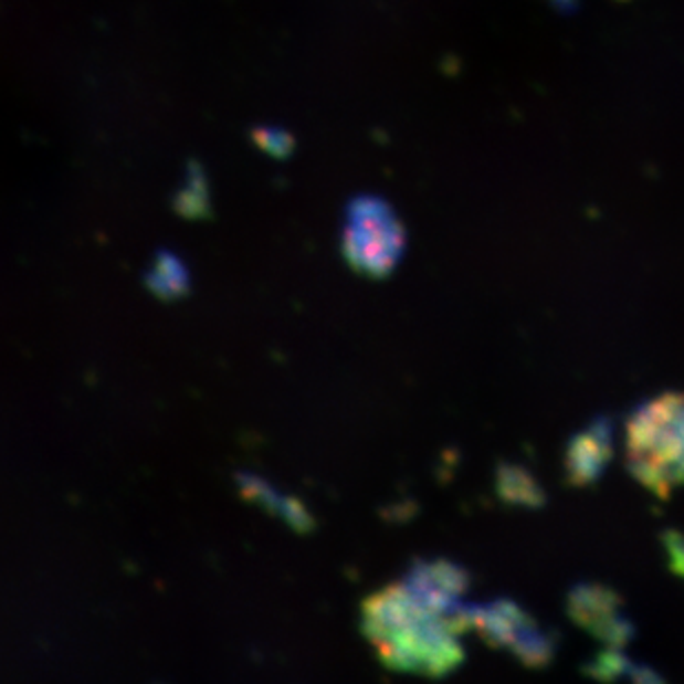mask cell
<instances>
[{"label": "cell", "instance_id": "obj_1", "mask_svg": "<svg viewBox=\"0 0 684 684\" xmlns=\"http://www.w3.org/2000/svg\"><path fill=\"white\" fill-rule=\"evenodd\" d=\"M627 461L633 476L660 496L684 483V393H664L631 415Z\"/></svg>", "mask_w": 684, "mask_h": 684}, {"label": "cell", "instance_id": "obj_2", "mask_svg": "<svg viewBox=\"0 0 684 684\" xmlns=\"http://www.w3.org/2000/svg\"><path fill=\"white\" fill-rule=\"evenodd\" d=\"M407 236L391 204L378 196H356L345 207L343 252L360 274L382 278L396 270Z\"/></svg>", "mask_w": 684, "mask_h": 684}, {"label": "cell", "instance_id": "obj_3", "mask_svg": "<svg viewBox=\"0 0 684 684\" xmlns=\"http://www.w3.org/2000/svg\"><path fill=\"white\" fill-rule=\"evenodd\" d=\"M573 615L598 638L611 644H624L631 638V624L620 609V600L600 587H582L573 593Z\"/></svg>", "mask_w": 684, "mask_h": 684}, {"label": "cell", "instance_id": "obj_4", "mask_svg": "<svg viewBox=\"0 0 684 684\" xmlns=\"http://www.w3.org/2000/svg\"><path fill=\"white\" fill-rule=\"evenodd\" d=\"M611 427L607 420H598L587 431L578 433L567 453L569 478L578 485L591 483L604 470L611 453Z\"/></svg>", "mask_w": 684, "mask_h": 684}, {"label": "cell", "instance_id": "obj_5", "mask_svg": "<svg viewBox=\"0 0 684 684\" xmlns=\"http://www.w3.org/2000/svg\"><path fill=\"white\" fill-rule=\"evenodd\" d=\"M145 287L160 301H178L187 296L191 281L185 263L169 250H158L145 272Z\"/></svg>", "mask_w": 684, "mask_h": 684}, {"label": "cell", "instance_id": "obj_6", "mask_svg": "<svg viewBox=\"0 0 684 684\" xmlns=\"http://www.w3.org/2000/svg\"><path fill=\"white\" fill-rule=\"evenodd\" d=\"M173 209L182 218H209L211 215L207 176L198 160L187 162L185 185L173 196Z\"/></svg>", "mask_w": 684, "mask_h": 684}, {"label": "cell", "instance_id": "obj_7", "mask_svg": "<svg viewBox=\"0 0 684 684\" xmlns=\"http://www.w3.org/2000/svg\"><path fill=\"white\" fill-rule=\"evenodd\" d=\"M252 140L274 158H287L294 151V136L281 127H254Z\"/></svg>", "mask_w": 684, "mask_h": 684}, {"label": "cell", "instance_id": "obj_8", "mask_svg": "<svg viewBox=\"0 0 684 684\" xmlns=\"http://www.w3.org/2000/svg\"><path fill=\"white\" fill-rule=\"evenodd\" d=\"M501 490L505 492V496L520 498V501H534L536 503V498H538L534 481L525 472L514 470V467L501 470Z\"/></svg>", "mask_w": 684, "mask_h": 684}, {"label": "cell", "instance_id": "obj_9", "mask_svg": "<svg viewBox=\"0 0 684 684\" xmlns=\"http://www.w3.org/2000/svg\"><path fill=\"white\" fill-rule=\"evenodd\" d=\"M627 675H629L631 684H664V682H662V677H660L657 673H653L651 669H646V666H635V664H629Z\"/></svg>", "mask_w": 684, "mask_h": 684}]
</instances>
